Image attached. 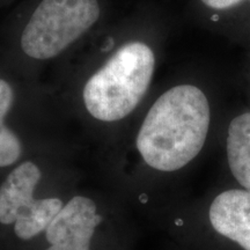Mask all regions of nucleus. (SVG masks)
<instances>
[{
  "instance_id": "f257e3e1",
  "label": "nucleus",
  "mask_w": 250,
  "mask_h": 250,
  "mask_svg": "<svg viewBox=\"0 0 250 250\" xmlns=\"http://www.w3.org/2000/svg\"><path fill=\"white\" fill-rule=\"evenodd\" d=\"M212 124L210 100L201 88L179 85L156 99L144 118L136 145L144 164L173 176L201 155Z\"/></svg>"
},
{
  "instance_id": "f03ea898",
  "label": "nucleus",
  "mask_w": 250,
  "mask_h": 250,
  "mask_svg": "<svg viewBox=\"0 0 250 250\" xmlns=\"http://www.w3.org/2000/svg\"><path fill=\"white\" fill-rule=\"evenodd\" d=\"M154 67V54L147 44H124L87 81L83 93L87 111L102 122L123 120L145 96Z\"/></svg>"
},
{
  "instance_id": "7ed1b4c3",
  "label": "nucleus",
  "mask_w": 250,
  "mask_h": 250,
  "mask_svg": "<svg viewBox=\"0 0 250 250\" xmlns=\"http://www.w3.org/2000/svg\"><path fill=\"white\" fill-rule=\"evenodd\" d=\"M174 225L204 250H250V191L226 181Z\"/></svg>"
},
{
  "instance_id": "20e7f679",
  "label": "nucleus",
  "mask_w": 250,
  "mask_h": 250,
  "mask_svg": "<svg viewBox=\"0 0 250 250\" xmlns=\"http://www.w3.org/2000/svg\"><path fill=\"white\" fill-rule=\"evenodd\" d=\"M100 17L98 0H42L24 27L21 49L34 59L54 58Z\"/></svg>"
},
{
  "instance_id": "39448f33",
  "label": "nucleus",
  "mask_w": 250,
  "mask_h": 250,
  "mask_svg": "<svg viewBox=\"0 0 250 250\" xmlns=\"http://www.w3.org/2000/svg\"><path fill=\"white\" fill-rule=\"evenodd\" d=\"M42 171L33 161L15 166L0 183V226L11 228L21 241H29L46 228L64 206L59 198H35Z\"/></svg>"
},
{
  "instance_id": "423d86ee",
  "label": "nucleus",
  "mask_w": 250,
  "mask_h": 250,
  "mask_svg": "<svg viewBox=\"0 0 250 250\" xmlns=\"http://www.w3.org/2000/svg\"><path fill=\"white\" fill-rule=\"evenodd\" d=\"M102 217L86 196H74L62 208L45 230L46 250H90Z\"/></svg>"
},
{
  "instance_id": "0eeeda50",
  "label": "nucleus",
  "mask_w": 250,
  "mask_h": 250,
  "mask_svg": "<svg viewBox=\"0 0 250 250\" xmlns=\"http://www.w3.org/2000/svg\"><path fill=\"white\" fill-rule=\"evenodd\" d=\"M226 181L250 191V111L228 122L225 136Z\"/></svg>"
},
{
  "instance_id": "6e6552de",
  "label": "nucleus",
  "mask_w": 250,
  "mask_h": 250,
  "mask_svg": "<svg viewBox=\"0 0 250 250\" xmlns=\"http://www.w3.org/2000/svg\"><path fill=\"white\" fill-rule=\"evenodd\" d=\"M22 154V144L13 129L0 127V169L12 167Z\"/></svg>"
},
{
  "instance_id": "1a4fd4ad",
  "label": "nucleus",
  "mask_w": 250,
  "mask_h": 250,
  "mask_svg": "<svg viewBox=\"0 0 250 250\" xmlns=\"http://www.w3.org/2000/svg\"><path fill=\"white\" fill-rule=\"evenodd\" d=\"M14 104V90L11 83L0 78V127L6 126L9 112Z\"/></svg>"
},
{
  "instance_id": "9d476101",
  "label": "nucleus",
  "mask_w": 250,
  "mask_h": 250,
  "mask_svg": "<svg viewBox=\"0 0 250 250\" xmlns=\"http://www.w3.org/2000/svg\"><path fill=\"white\" fill-rule=\"evenodd\" d=\"M203 4L211 8L215 9H227L233 7L240 2H242L243 0H202Z\"/></svg>"
}]
</instances>
